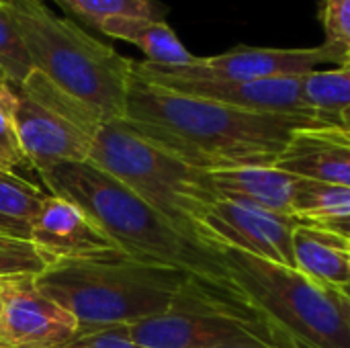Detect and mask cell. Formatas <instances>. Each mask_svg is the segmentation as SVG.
<instances>
[{
  "label": "cell",
  "mask_w": 350,
  "mask_h": 348,
  "mask_svg": "<svg viewBox=\"0 0 350 348\" xmlns=\"http://www.w3.org/2000/svg\"><path fill=\"white\" fill-rule=\"evenodd\" d=\"M123 121L148 142L203 172L250 164L273 166L297 129L334 127L310 117L240 111L150 84L135 74Z\"/></svg>",
  "instance_id": "1"
},
{
  "label": "cell",
  "mask_w": 350,
  "mask_h": 348,
  "mask_svg": "<svg viewBox=\"0 0 350 348\" xmlns=\"http://www.w3.org/2000/svg\"><path fill=\"white\" fill-rule=\"evenodd\" d=\"M41 180L51 195L80 205L129 258L183 271L221 299L262 318L236 285L221 248L185 236L92 162L57 164Z\"/></svg>",
  "instance_id": "2"
},
{
  "label": "cell",
  "mask_w": 350,
  "mask_h": 348,
  "mask_svg": "<svg viewBox=\"0 0 350 348\" xmlns=\"http://www.w3.org/2000/svg\"><path fill=\"white\" fill-rule=\"evenodd\" d=\"M35 285L76 318L78 334L131 326L189 304H205L265 322L221 299L183 271L137 263L129 256L57 265L39 275Z\"/></svg>",
  "instance_id": "3"
},
{
  "label": "cell",
  "mask_w": 350,
  "mask_h": 348,
  "mask_svg": "<svg viewBox=\"0 0 350 348\" xmlns=\"http://www.w3.org/2000/svg\"><path fill=\"white\" fill-rule=\"evenodd\" d=\"M33 68L57 88L92 109L103 123L123 119L133 59L53 14L41 0H6Z\"/></svg>",
  "instance_id": "4"
},
{
  "label": "cell",
  "mask_w": 350,
  "mask_h": 348,
  "mask_svg": "<svg viewBox=\"0 0 350 348\" xmlns=\"http://www.w3.org/2000/svg\"><path fill=\"white\" fill-rule=\"evenodd\" d=\"M88 162L119 180L185 236L215 246L205 232V217L219 199L209 172L148 142L123 119L98 127Z\"/></svg>",
  "instance_id": "5"
},
{
  "label": "cell",
  "mask_w": 350,
  "mask_h": 348,
  "mask_svg": "<svg viewBox=\"0 0 350 348\" xmlns=\"http://www.w3.org/2000/svg\"><path fill=\"white\" fill-rule=\"evenodd\" d=\"M224 258L240 291L285 347L350 348L347 316L334 289L234 248H224Z\"/></svg>",
  "instance_id": "6"
},
{
  "label": "cell",
  "mask_w": 350,
  "mask_h": 348,
  "mask_svg": "<svg viewBox=\"0 0 350 348\" xmlns=\"http://www.w3.org/2000/svg\"><path fill=\"white\" fill-rule=\"evenodd\" d=\"M14 92V125L31 168L41 176L68 162H88L103 119L33 70Z\"/></svg>",
  "instance_id": "7"
},
{
  "label": "cell",
  "mask_w": 350,
  "mask_h": 348,
  "mask_svg": "<svg viewBox=\"0 0 350 348\" xmlns=\"http://www.w3.org/2000/svg\"><path fill=\"white\" fill-rule=\"evenodd\" d=\"M131 340L146 348H213L236 343L285 347L265 322L205 304H189L127 326Z\"/></svg>",
  "instance_id": "8"
},
{
  "label": "cell",
  "mask_w": 350,
  "mask_h": 348,
  "mask_svg": "<svg viewBox=\"0 0 350 348\" xmlns=\"http://www.w3.org/2000/svg\"><path fill=\"white\" fill-rule=\"evenodd\" d=\"M150 70L176 78L191 80H267L285 76H304L314 72L320 64H347V55L330 45L304 49H277V47H248L236 45L226 53L211 57H195L187 66H158L144 62Z\"/></svg>",
  "instance_id": "9"
},
{
  "label": "cell",
  "mask_w": 350,
  "mask_h": 348,
  "mask_svg": "<svg viewBox=\"0 0 350 348\" xmlns=\"http://www.w3.org/2000/svg\"><path fill=\"white\" fill-rule=\"evenodd\" d=\"M133 74L142 80L213 103H221L248 113L265 115H291V117H310L322 121L301 96V78L304 76H285V78H267V80H191L166 76L150 70L144 62H133ZM326 123V121H324ZM330 125V123H328Z\"/></svg>",
  "instance_id": "10"
},
{
  "label": "cell",
  "mask_w": 350,
  "mask_h": 348,
  "mask_svg": "<svg viewBox=\"0 0 350 348\" xmlns=\"http://www.w3.org/2000/svg\"><path fill=\"white\" fill-rule=\"evenodd\" d=\"M301 222L246 203L217 199L205 217V232L217 248H234L250 256L295 269L293 232Z\"/></svg>",
  "instance_id": "11"
},
{
  "label": "cell",
  "mask_w": 350,
  "mask_h": 348,
  "mask_svg": "<svg viewBox=\"0 0 350 348\" xmlns=\"http://www.w3.org/2000/svg\"><path fill=\"white\" fill-rule=\"evenodd\" d=\"M31 242L49 263V269L127 256L80 205L51 193L45 195L33 219Z\"/></svg>",
  "instance_id": "12"
},
{
  "label": "cell",
  "mask_w": 350,
  "mask_h": 348,
  "mask_svg": "<svg viewBox=\"0 0 350 348\" xmlns=\"http://www.w3.org/2000/svg\"><path fill=\"white\" fill-rule=\"evenodd\" d=\"M4 306L0 348H66L78 336L76 318L47 297L33 277L0 279Z\"/></svg>",
  "instance_id": "13"
},
{
  "label": "cell",
  "mask_w": 350,
  "mask_h": 348,
  "mask_svg": "<svg viewBox=\"0 0 350 348\" xmlns=\"http://www.w3.org/2000/svg\"><path fill=\"white\" fill-rule=\"evenodd\" d=\"M273 166L297 178L350 187V135L340 127H301Z\"/></svg>",
  "instance_id": "14"
},
{
  "label": "cell",
  "mask_w": 350,
  "mask_h": 348,
  "mask_svg": "<svg viewBox=\"0 0 350 348\" xmlns=\"http://www.w3.org/2000/svg\"><path fill=\"white\" fill-rule=\"evenodd\" d=\"M219 199L254 205L275 213L293 215V195L297 176L277 166H236L209 172Z\"/></svg>",
  "instance_id": "15"
},
{
  "label": "cell",
  "mask_w": 350,
  "mask_h": 348,
  "mask_svg": "<svg viewBox=\"0 0 350 348\" xmlns=\"http://www.w3.org/2000/svg\"><path fill=\"white\" fill-rule=\"evenodd\" d=\"M293 260L295 271L328 289L350 285L349 242L316 224L301 222L295 228Z\"/></svg>",
  "instance_id": "16"
},
{
  "label": "cell",
  "mask_w": 350,
  "mask_h": 348,
  "mask_svg": "<svg viewBox=\"0 0 350 348\" xmlns=\"http://www.w3.org/2000/svg\"><path fill=\"white\" fill-rule=\"evenodd\" d=\"M98 31L133 43L146 53V62L158 66H187L195 59L193 53L180 43L176 33L166 21H150L137 16H107L100 21Z\"/></svg>",
  "instance_id": "17"
},
{
  "label": "cell",
  "mask_w": 350,
  "mask_h": 348,
  "mask_svg": "<svg viewBox=\"0 0 350 348\" xmlns=\"http://www.w3.org/2000/svg\"><path fill=\"white\" fill-rule=\"evenodd\" d=\"M45 195L27 178L0 168V234L31 240V226Z\"/></svg>",
  "instance_id": "18"
},
{
  "label": "cell",
  "mask_w": 350,
  "mask_h": 348,
  "mask_svg": "<svg viewBox=\"0 0 350 348\" xmlns=\"http://www.w3.org/2000/svg\"><path fill=\"white\" fill-rule=\"evenodd\" d=\"M301 96L322 121L338 127L340 113L350 107V64L304 74Z\"/></svg>",
  "instance_id": "19"
},
{
  "label": "cell",
  "mask_w": 350,
  "mask_h": 348,
  "mask_svg": "<svg viewBox=\"0 0 350 348\" xmlns=\"http://www.w3.org/2000/svg\"><path fill=\"white\" fill-rule=\"evenodd\" d=\"M293 217L299 222H332L350 217V187L297 178Z\"/></svg>",
  "instance_id": "20"
},
{
  "label": "cell",
  "mask_w": 350,
  "mask_h": 348,
  "mask_svg": "<svg viewBox=\"0 0 350 348\" xmlns=\"http://www.w3.org/2000/svg\"><path fill=\"white\" fill-rule=\"evenodd\" d=\"M62 8L76 14L86 25L98 29L107 16H137L166 21L168 6L160 0H55Z\"/></svg>",
  "instance_id": "21"
},
{
  "label": "cell",
  "mask_w": 350,
  "mask_h": 348,
  "mask_svg": "<svg viewBox=\"0 0 350 348\" xmlns=\"http://www.w3.org/2000/svg\"><path fill=\"white\" fill-rule=\"evenodd\" d=\"M47 269L49 263L31 240L0 234V279H37Z\"/></svg>",
  "instance_id": "22"
},
{
  "label": "cell",
  "mask_w": 350,
  "mask_h": 348,
  "mask_svg": "<svg viewBox=\"0 0 350 348\" xmlns=\"http://www.w3.org/2000/svg\"><path fill=\"white\" fill-rule=\"evenodd\" d=\"M0 70L12 88L21 86L35 70L4 2H0Z\"/></svg>",
  "instance_id": "23"
},
{
  "label": "cell",
  "mask_w": 350,
  "mask_h": 348,
  "mask_svg": "<svg viewBox=\"0 0 350 348\" xmlns=\"http://www.w3.org/2000/svg\"><path fill=\"white\" fill-rule=\"evenodd\" d=\"M0 168L14 174L18 168L33 170L16 135L12 86L0 88Z\"/></svg>",
  "instance_id": "24"
},
{
  "label": "cell",
  "mask_w": 350,
  "mask_h": 348,
  "mask_svg": "<svg viewBox=\"0 0 350 348\" xmlns=\"http://www.w3.org/2000/svg\"><path fill=\"white\" fill-rule=\"evenodd\" d=\"M322 23L326 31V41L338 47L350 64V0H324Z\"/></svg>",
  "instance_id": "25"
},
{
  "label": "cell",
  "mask_w": 350,
  "mask_h": 348,
  "mask_svg": "<svg viewBox=\"0 0 350 348\" xmlns=\"http://www.w3.org/2000/svg\"><path fill=\"white\" fill-rule=\"evenodd\" d=\"M72 348H146L129 338L127 326H113L96 332L78 334L70 345Z\"/></svg>",
  "instance_id": "26"
},
{
  "label": "cell",
  "mask_w": 350,
  "mask_h": 348,
  "mask_svg": "<svg viewBox=\"0 0 350 348\" xmlns=\"http://www.w3.org/2000/svg\"><path fill=\"white\" fill-rule=\"evenodd\" d=\"M308 224H316V226H320V228H324V230H328V232H332V234H336V236L350 242V217L332 219V222H308Z\"/></svg>",
  "instance_id": "27"
},
{
  "label": "cell",
  "mask_w": 350,
  "mask_h": 348,
  "mask_svg": "<svg viewBox=\"0 0 350 348\" xmlns=\"http://www.w3.org/2000/svg\"><path fill=\"white\" fill-rule=\"evenodd\" d=\"M334 291H336V295H338V299H340V304H342V310H345L347 324H349V330H350V285H347V287H340V289H334Z\"/></svg>",
  "instance_id": "28"
},
{
  "label": "cell",
  "mask_w": 350,
  "mask_h": 348,
  "mask_svg": "<svg viewBox=\"0 0 350 348\" xmlns=\"http://www.w3.org/2000/svg\"><path fill=\"white\" fill-rule=\"evenodd\" d=\"M213 348H281L267 345V343H236V345H224V347H213Z\"/></svg>",
  "instance_id": "29"
},
{
  "label": "cell",
  "mask_w": 350,
  "mask_h": 348,
  "mask_svg": "<svg viewBox=\"0 0 350 348\" xmlns=\"http://www.w3.org/2000/svg\"><path fill=\"white\" fill-rule=\"evenodd\" d=\"M347 135H350V107L340 113V125H338Z\"/></svg>",
  "instance_id": "30"
},
{
  "label": "cell",
  "mask_w": 350,
  "mask_h": 348,
  "mask_svg": "<svg viewBox=\"0 0 350 348\" xmlns=\"http://www.w3.org/2000/svg\"><path fill=\"white\" fill-rule=\"evenodd\" d=\"M6 86H10V84H8V80H6L4 72L0 70V88H6Z\"/></svg>",
  "instance_id": "31"
},
{
  "label": "cell",
  "mask_w": 350,
  "mask_h": 348,
  "mask_svg": "<svg viewBox=\"0 0 350 348\" xmlns=\"http://www.w3.org/2000/svg\"><path fill=\"white\" fill-rule=\"evenodd\" d=\"M2 306H4V293H2V283H0V314H2Z\"/></svg>",
  "instance_id": "32"
},
{
  "label": "cell",
  "mask_w": 350,
  "mask_h": 348,
  "mask_svg": "<svg viewBox=\"0 0 350 348\" xmlns=\"http://www.w3.org/2000/svg\"><path fill=\"white\" fill-rule=\"evenodd\" d=\"M0 2H6V0H0Z\"/></svg>",
  "instance_id": "33"
},
{
  "label": "cell",
  "mask_w": 350,
  "mask_h": 348,
  "mask_svg": "<svg viewBox=\"0 0 350 348\" xmlns=\"http://www.w3.org/2000/svg\"><path fill=\"white\" fill-rule=\"evenodd\" d=\"M349 250H350V242H349Z\"/></svg>",
  "instance_id": "34"
},
{
  "label": "cell",
  "mask_w": 350,
  "mask_h": 348,
  "mask_svg": "<svg viewBox=\"0 0 350 348\" xmlns=\"http://www.w3.org/2000/svg\"><path fill=\"white\" fill-rule=\"evenodd\" d=\"M66 348H72V347H66Z\"/></svg>",
  "instance_id": "35"
}]
</instances>
